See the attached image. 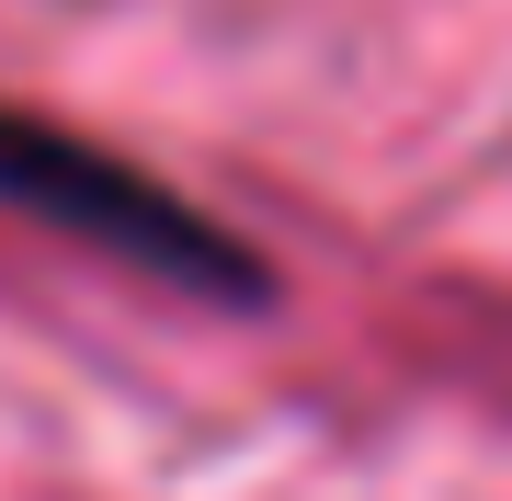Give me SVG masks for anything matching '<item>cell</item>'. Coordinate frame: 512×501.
Wrapping results in <instances>:
<instances>
[{"instance_id":"6da1fadb","label":"cell","mask_w":512,"mask_h":501,"mask_svg":"<svg viewBox=\"0 0 512 501\" xmlns=\"http://www.w3.org/2000/svg\"><path fill=\"white\" fill-rule=\"evenodd\" d=\"M0 205L57 228V240H80V251H103V262H126V274L183 285V297H217V308L262 297V262L239 251L205 205H183L160 171L114 160L103 137L57 126L35 103H0Z\"/></svg>"}]
</instances>
